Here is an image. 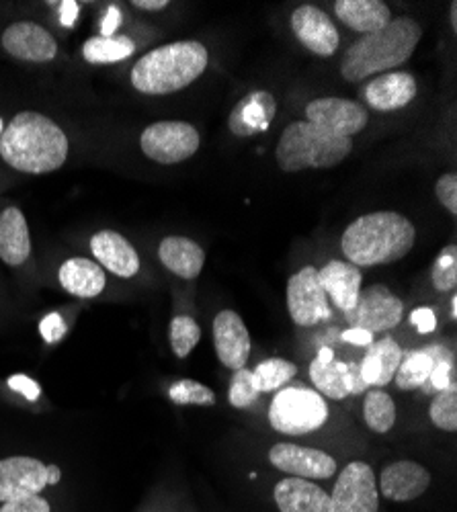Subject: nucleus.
Listing matches in <instances>:
<instances>
[{
  "mask_svg": "<svg viewBox=\"0 0 457 512\" xmlns=\"http://www.w3.org/2000/svg\"><path fill=\"white\" fill-rule=\"evenodd\" d=\"M70 154L64 127L39 111H19L0 136V160L23 175H50Z\"/></svg>",
  "mask_w": 457,
  "mask_h": 512,
  "instance_id": "obj_1",
  "label": "nucleus"
},
{
  "mask_svg": "<svg viewBox=\"0 0 457 512\" xmlns=\"http://www.w3.org/2000/svg\"><path fill=\"white\" fill-rule=\"evenodd\" d=\"M417 230L396 211H376L357 218L347 226L341 246L355 267H376L396 263L412 250Z\"/></svg>",
  "mask_w": 457,
  "mask_h": 512,
  "instance_id": "obj_2",
  "label": "nucleus"
},
{
  "mask_svg": "<svg viewBox=\"0 0 457 512\" xmlns=\"http://www.w3.org/2000/svg\"><path fill=\"white\" fill-rule=\"evenodd\" d=\"M210 54L195 39L173 41L144 54L130 72L132 87L142 95H171L195 82L207 68Z\"/></svg>",
  "mask_w": 457,
  "mask_h": 512,
  "instance_id": "obj_3",
  "label": "nucleus"
},
{
  "mask_svg": "<svg viewBox=\"0 0 457 512\" xmlns=\"http://www.w3.org/2000/svg\"><path fill=\"white\" fill-rule=\"evenodd\" d=\"M423 37L421 25L410 17L392 19L380 31L363 35L347 50L341 72L347 82H361L378 72L402 66L417 50Z\"/></svg>",
  "mask_w": 457,
  "mask_h": 512,
  "instance_id": "obj_4",
  "label": "nucleus"
},
{
  "mask_svg": "<svg viewBox=\"0 0 457 512\" xmlns=\"http://www.w3.org/2000/svg\"><path fill=\"white\" fill-rule=\"evenodd\" d=\"M353 150L351 138H337L310 121L289 123L277 144V164L285 173L306 168H332L341 164Z\"/></svg>",
  "mask_w": 457,
  "mask_h": 512,
  "instance_id": "obj_5",
  "label": "nucleus"
},
{
  "mask_svg": "<svg viewBox=\"0 0 457 512\" xmlns=\"http://www.w3.org/2000/svg\"><path fill=\"white\" fill-rule=\"evenodd\" d=\"M326 400L308 388H281L269 408V422L281 435H308L326 424Z\"/></svg>",
  "mask_w": 457,
  "mask_h": 512,
  "instance_id": "obj_6",
  "label": "nucleus"
},
{
  "mask_svg": "<svg viewBox=\"0 0 457 512\" xmlns=\"http://www.w3.org/2000/svg\"><path fill=\"white\" fill-rule=\"evenodd\" d=\"M62 482V469L56 463H44L29 455H11L0 459V504L15 498L37 496L48 486Z\"/></svg>",
  "mask_w": 457,
  "mask_h": 512,
  "instance_id": "obj_7",
  "label": "nucleus"
},
{
  "mask_svg": "<svg viewBox=\"0 0 457 512\" xmlns=\"http://www.w3.org/2000/svg\"><path fill=\"white\" fill-rule=\"evenodd\" d=\"M201 138L187 121H156L140 136V150L158 164H179L199 150Z\"/></svg>",
  "mask_w": 457,
  "mask_h": 512,
  "instance_id": "obj_8",
  "label": "nucleus"
},
{
  "mask_svg": "<svg viewBox=\"0 0 457 512\" xmlns=\"http://www.w3.org/2000/svg\"><path fill=\"white\" fill-rule=\"evenodd\" d=\"M0 48L19 62L50 64L58 58L60 46L56 35L35 21H15L0 33Z\"/></svg>",
  "mask_w": 457,
  "mask_h": 512,
  "instance_id": "obj_9",
  "label": "nucleus"
},
{
  "mask_svg": "<svg viewBox=\"0 0 457 512\" xmlns=\"http://www.w3.org/2000/svg\"><path fill=\"white\" fill-rule=\"evenodd\" d=\"M345 316L353 328H363L371 334L386 332L400 324L404 304L386 285H369L359 291L353 310Z\"/></svg>",
  "mask_w": 457,
  "mask_h": 512,
  "instance_id": "obj_10",
  "label": "nucleus"
},
{
  "mask_svg": "<svg viewBox=\"0 0 457 512\" xmlns=\"http://www.w3.org/2000/svg\"><path fill=\"white\" fill-rule=\"evenodd\" d=\"M332 512H378L380 494L376 474L363 461L349 463L330 494Z\"/></svg>",
  "mask_w": 457,
  "mask_h": 512,
  "instance_id": "obj_11",
  "label": "nucleus"
},
{
  "mask_svg": "<svg viewBox=\"0 0 457 512\" xmlns=\"http://www.w3.org/2000/svg\"><path fill=\"white\" fill-rule=\"evenodd\" d=\"M287 310L298 326H316L330 318L328 297L318 277V269L304 267L287 281Z\"/></svg>",
  "mask_w": 457,
  "mask_h": 512,
  "instance_id": "obj_12",
  "label": "nucleus"
},
{
  "mask_svg": "<svg viewBox=\"0 0 457 512\" xmlns=\"http://www.w3.org/2000/svg\"><path fill=\"white\" fill-rule=\"evenodd\" d=\"M306 121L320 127V130L337 136V138H351L359 134L367 125V109L355 101L339 99V97H326L316 99L306 107Z\"/></svg>",
  "mask_w": 457,
  "mask_h": 512,
  "instance_id": "obj_13",
  "label": "nucleus"
},
{
  "mask_svg": "<svg viewBox=\"0 0 457 512\" xmlns=\"http://www.w3.org/2000/svg\"><path fill=\"white\" fill-rule=\"evenodd\" d=\"M89 252L93 261L119 279H134L140 269V252L117 230H99L89 238Z\"/></svg>",
  "mask_w": 457,
  "mask_h": 512,
  "instance_id": "obj_14",
  "label": "nucleus"
},
{
  "mask_svg": "<svg viewBox=\"0 0 457 512\" xmlns=\"http://www.w3.org/2000/svg\"><path fill=\"white\" fill-rule=\"evenodd\" d=\"M310 379L318 394L330 400H345L365 388L359 377V367L337 361L335 351L330 347H322L318 357L310 363Z\"/></svg>",
  "mask_w": 457,
  "mask_h": 512,
  "instance_id": "obj_15",
  "label": "nucleus"
},
{
  "mask_svg": "<svg viewBox=\"0 0 457 512\" xmlns=\"http://www.w3.org/2000/svg\"><path fill=\"white\" fill-rule=\"evenodd\" d=\"M269 461L279 472L292 474L302 480H328L337 474V461L328 453L310 447H298L292 443L273 445Z\"/></svg>",
  "mask_w": 457,
  "mask_h": 512,
  "instance_id": "obj_16",
  "label": "nucleus"
},
{
  "mask_svg": "<svg viewBox=\"0 0 457 512\" xmlns=\"http://www.w3.org/2000/svg\"><path fill=\"white\" fill-rule=\"evenodd\" d=\"M33 254L31 230L19 205L0 207V263L9 269H21Z\"/></svg>",
  "mask_w": 457,
  "mask_h": 512,
  "instance_id": "obj_17",
  "label": "nucleus"
},
{
  "mask_svg": "<svg viewBox=\"0 0 457 512\" xmlns=\"http://www.w3.org/2000/svg\"><path fill=\"white\" fill-rule=\"evenodd\" d=\"M292 29L302 44L320 58H328L339 50L341 35L335 23L318 7H298L292 15Z\"/></svg>",
  "mask_w": 457,
  "mask_h": 512,
  "instance_id": "obj_18",
  "label": "nucleus"
},
{
  "mask_svg": "<svg viewBox=\"0 0 457 512\" xmlns=\"http://www.w3.org/2000/svg\"><path fill=\"white\" fill-rule=\"evenodd\" d=\"M214 345L224 367L238 371L246 365L248 357H251V334L236 312L224 310L216 316Z\"/></svg>",
  "mask_w": 457,
  "mask_h": 512,
  "instance_id": "obj_19",
  "label": "nucleus"
},
{
  "mask_svg": "<svg viewBox=\"0 0 457 512\" xmlns=\"http://www.w3.org/2000/svg\"><path fill=\"white\" fill-rule=\"evenodd\" d=\"M58 285L78 300H95L109 285L107 273L89 256H68L58 267Z\"/></svg>",
  "mask_w": 457,
  "mask_h": 512,
  "instance_id": "obj_20",
  "label": "nucleus"
},
{
  "mask_svg": "<svg viewBox=\"0 0 457 512\" xmlns=\"http://www.w3.org/2000/svg\"><path fill=\"white\" fill-rule=\"evenodd\" d=\"M277 113V101L267 91H253L242 97L228 119L230 132L238 138H251L269 130Z\"/></svg>",
  "mask_w": 457,
  "mask_h": 512,
  "instance_id": "obj_21",
  "label": "nucleus"
},
{
  "mask_svg": "<svg viewBox=\"0 0 457 512\" xmlns=\"http://www.w3.org/2000/svg\"><path fill=\"white\" fill-rule=\"evenodd\" d=\"M431 486L429 469L417 461H396L388 465L380 476L384 498L394 502H408L423 496Z\"/></svg>",
  "mask_w": 457,
  "mask_h": 512,
  "instance_id": "obj_22",
  "label": "nucleus"
},
{
  "mask_svg": "<svg viewBox=\"0 0 457 512\" xmlns=\"http://www.w3.org/2000/svg\"><path fill=\"white\" fill-rule=\"evenodd\" d=\"M417 97V80L410 72H388L365 84L363 99L371 109L396 111Z\"/></svg>",
  "mask_w": 457,
  "mask_h": 512,
  "instance_id": "obj_23",
  "label": "nucleus"
},
{
  "mask_svg": "<svg viewBox=\"0 0 457 512\" xmlns=\"http://www.w3.org/2000/svg\"><path fill=\"white\" fill-rule=\"evenodd\" d=\"M318 277L326 297H330L341 312L347 314L349 310H353L363 287V275L359 267L343 261H330L322 269H318Z\"/></svg>",
  "mask_w": 457,
  "mask_h": 512,
  "instance_id": "obj_24",
  "label": "nucleus"
},
{
  "mask_svg": "<svg viewBox=\"0 0 457 512\" xmlns=\"http://www.w3.org/2000/svg\"><path fill=\"white\" fill-rule=\"evenodd\" d=\"M275 502L281 512H332L330 494L302 478H285L275 486Z\"/></svg>",
  "mask_w": 457,
  "mask_h": 512,
  "instance_id": "obj_25",
  "label": "nucleus"
},
{
  "mask_svg": "<svg viewBox=\"0 0 457 512\" xmlns=\"http://www.w3.org/2000/svg\"><path fill=\"white\" fill-rule=\"evenodd\" d=\"M402 361V349L392 338H382L380 343H371L359 367L363 386L384 388L394 379Z\"/></svg>",
  "mask_w": 457,
  "mask_h": 512,
  "instance_id": "obj_26",
  "label": "nucleus"
},
{
  "mask_svg": "<svg viewBox=\"0 0 457 512\" xmlns=\"http://www.w3.org/2000/svg\"><path fill=\"white\" fill-rule=\"evenodd\" d=\"M158 259L173 275L181 279H195L203 271V248L185 236H166L158 246Z\"/></svg>",
  "mask_w": 457,
  "mask_h": 512,
  "instance_id": "obj_27",
  "label": "nucleus"
},
{
  "mask_svg": "<svg viewBox=\"0 0 457 512\" xmlns=\"http://www.w3.org/2000/svg\"><path fill=\"white\" fill-rule=\"evenodd\" d=\"M335 13L347 27L363 35L380 31L392 21L390 7L382 0H337Z\"/></svg>",
  "mask_w": 457,
  "mask_h": 512,
  "instance_id": "obj_28",
  "label": "nucleus"
},
{
  "mask_svg": "<svg viewBox=\"0 0 457 512\" xmlns=\"http://www.w3.org/2000/svg\"><path fill=\"white\" fill-rule=\"evenodd\" d=\"M136 54V41L130 35H93L85 39L80 48V56L93 66H109L117 62H126Z\"/></svg>",
  "mask_w": 457,
  "mask_h": 512,
  "instance_id": "obj_29",
  "label": "nucleus"
},
{
  "mask_svg": "<svg viewBox=\"0 0 457 512\" xmlns=\"http://www.w3.org/2000/svg\"><path fill=\"white\" fill-rule=\"evenodd\" d=\"M435 355L427 349V351H417L410 353L406 359L400 361V367L396 371V386L404 392L423 388L425 383L429 381V375L435 367Z\"/></svg>",
  "mask_w": 457,
  "mask_h": 512,
  "instance_id": "obj_30",
  "label": "nucleus"
},
{
  "mask_svg": "<svg viewBox=\"0 0 457 512\" xmlns=\"http://www.w3.org/2000/svg\"><path fill=\"white\" fill-rule=\"evenodd\" d=\"M363 416L369 429L373 433H388L394 422H396V404L390 398V394L378 390H371L365 396V404H363Z\"/></svg>",
  "mask_w": 457,
  "mask_h": 512,
  "instance_id": "obj_31",
  "label": "nucleus"
},
{
  "mask_svg": "<svg viewBox=\"0 0 457 512\" xmlns=\"http://www.w3.org/2000/svg\"><path fill=\"white\" fill-rule=\"evenodd\" d=\"M296 373H298V367L292 361L267 359V361L259 363L257 369L253 371V381H255V388L259 390V394L275 392V390H281L283 383L294 379Z\"/></svg>",
  "mask_w": 457,
  "mask_h": 512,
  "instance_id": "obj_32",
  "label": "nucleus"
},
{
  "mask_svg": "<svg viewBox=\"0 0 457 512\" xmlns=\"http://www.w3.org/2000/svg\"><path fill=\"white\" fill-rule=\"evenodd\" d=\"M201 340V328L191 316H175L171 322V347L179 359L191 355Z\"/></svg>",
  "mask_w": 457,
  "mask_h": 512,
  "instance_id": "obj_33",
  "label": "nucleus"
},
{
  "mask_svg": "<svg viewBox=\"0 0 457 512\" xmlns=\"http://www.w3.org/2000/svg\"><path fill=\"white\" fill-rule=\"evenodd\" d=\"M169 396L179 406H187V404L214 406L216 404V394L207 386H203V383L193 381V379L177 381L175 386L169 390Z\"/></svg>",
  "mask_w": 457,
  "mask_h": 512,
  "instance_id": "obj_34",
  "label": "nucleus"
},
{
  "mask_svg": "<svg viewBox=\"0 0 457 512\" xmlns=\"http://www.w3.org/2000/svg\"><path fill=\"white\" fill-rule=\"evenodd\" d=\"M429 416L437 429L449 433L457 431V388L439 392V396L431 404Z\"/></svg>",
  "mask_w": 457,
  "mask_h": 512,
  "instance_id": "obj_35",
  "label": "nucleus"
},
{
  "mask_svg": "<svg viewBox=\"0 0 457 512\" xmlns=\"http://www.w3.org/2000/svg\"><path fill=\"white\" fill-rule=\"evenodd\" d=\"M431 279L437 291H451L457 283V248L455 244L441 250L431 271Z\"/></svg>",
  "mask_w": 457,
  "mask_h": 512,
  "instance_id": "obj_36",
  "label": "nucleus"
},
{
  "mask_svg": "<svg viewBox=\"0 0 457 512\" xmlns=\"http://www.w3.org/2000/svg\"><path fill=\"white\" fill-rule=\"evenodd\" d=\"M259 398V390L255 388L253 381V371L248 369H238L230 381V392H228V400L234 408H248L253 406Z\"/></svg>",
  "mask_w": 457,
  "mask_h": 512,
  "instance_id": "obj_37",
  "label": "nucleus"
},
{
  "mask_svg": "<svg viewBox=\"0 0 457 512\" xmlns=\"http://www.w3.org/2000/svg\"><path fill=\"white\" fill-rule=\"evenodd\" d=\"M0 512H52V506L44 496L37 494V496L7 500L0 504Z\"/></svg>",
  "mask_w": 457,
  "mask_h": 512,
  "instance_id": "obj_38",
  "label": "nucleus"
},
{
  "mask_svg": "<svg viewBox=\"0 0 457 512\" xmlns=\"http://www.w3.org/2000/svg\"><path fill=\"white\" fill-rule=\"evenodd\" d=\"M435 193H437L439 203L451 213V216H455L457 213V177L453 173L443 175L435 185Z\"/></svg>",
  "mask_w": 457,
  "mask_h": 512,
  "instance_id": "obj_39",
  "label": "nucleus"
},
{
  "mask_svg": "<svg viewBox=\"0 0 457 512\" xmlns=\"http://www.w3.org/2000/svg\"><path fill=\"white\" fill-rule=\"evenodd\" d=\"M429 381H431V388L439 390V392L449 390V388H457L453 367L447 361H435V367L429 375Z\"/></svg>",
  "mask_w": 457,
  "mask_h": 512,
  "instance_id": "obj_40",
  "label": "nucleus"
},
{
  "mask_svg": "<svg viewBox=\"0 0 457 512\" xmlns=\"http://www.w3.org/2000/svg\"><path fill=\"white\" fill-rule=\"evenodd\" d=\"M410 324L417 326L421 334H431L437 328V318L431 308H419L410 314Z\"/></svg>",
  "mask_w": 457,
  "mask_h": 512,
  "instance_id": "obj_41",
  "label": "nucleus"
},
{
  "mask_svg": "<svg viewBox=\"0 0 457 512\" xmlns=\"http://www.w3.org/2000/svg\"><path fill=\"white\" fill-rule=\"evenodd\" d=\"M119 25H121V11H119V7L111 5V7L107 9L105 17H103L101 35H103V37H111V35H115V33H117V29H119Z\"/></svg>",
  "mask_w": 457,
  "mask_h": 512,
  "instance_id": "obj_42",
  "label": "nucleus"
},
{
  "mask_svg": "<svg viewBox=\"0 0 457 512\" xmlns=\"http://www.w3.org/2000/svg\"><path fill=\"white\" fill-rule=\"evenodd\" d=\"M343 340L345 343H351V345H357V347H369L373 343V334L363 330V328H347L343 332Z\"/></svg>",
  "mask_w": 457,
  "mask_h": 512,
  "instance_id": "obj_43",
  "label": "nucleus"
},
{
  "mask_svg": "<svg viewBox=\"0 0 457 512\" xmlns=\"http://www.w3.org/2000/svg\"><path fill=\"white\" fill-rule=\"evenodd\" d=\"M11 388H13V390L23 392L29 400H35V398L39 396V390H37L35 383H33L31 379L23 377V375H19V377H13V379H11Z\"/></svg>",
  "mask_w": 457,
  "mask_h": 512,
  "instance_id": "obj_44",
  "label": "nucleus"
},
{
  "mask_svg": "<svg viewBox=\"0 0 457 512\" xmlns=\"http://www.w3.org/2000/svg\"><path fill=\"white\" fill-rule=\"evenodd\" d=\"M78 11H80V7H78V3H74V0H70V3H60V23L64 27H74Z\"/></svg>",
  "mask_w": 457,
  "mask_h": 512,
  "instance_id": "obj_45",
  "label": "nucleus"
},
{
  "mask_svg": "<svg viewBox=\"0 0 457 512\" xmlns=\"http://www.w3.org/2000/svg\"><path fill=\"white\" fill-rule=\"evenodd\" d=\"M132 7L140 11H162L169 7V0H134Z\"/></svg>",
  "mask_w": 457,
  "mask_h": 512,
  "instance_id": "obj_46",
  "label": "nucleus"
},
{
  "mask_svg": "<svg viewBox=\"0 0 457 512\" xmlns=\"http://www.w3.org/2000/svg\"><path fill=\"white\" fill-rule=\"evenodd\" d=\"M449 21H451V29L457 31V3H451L449 7Z\"/></svg>",
  "mask_w": 457,
  "mask_h": 512,
  "instance_id": "obj_47",
  "label": "nucleus"
},
{
  "mask_svg": "<svg viewBox=\"0 0 457 512\" xmlns=\"http://www.w3.org/2000/svg\"><path fill=\"white\" fill-rule=\"evenodd\" d=\"M451 318H457V297H451Z\"/></svg>",
  "mask_w": 457,
  "mask_h": 512,
  "instance_id": "obj_48",
  "label": "nucleus"
}]
</instances>
